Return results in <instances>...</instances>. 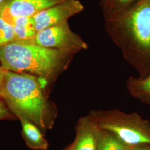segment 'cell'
<instances>
[{"label": "cell", "instance_id": "cell-10", "mask_svg": "<svg viewBox=\"0 0 150 150\" xmlns=\"http://www.w3.org/2000/svg\"><path fill=\"white\" fill-rule=\"evenodd\" d=\"M125 86L131 96L150 106V75L144 78L131 76L126 81Z\"/></svg>", "mask_w": 150, "mask_h": 150}, {"label": "cell", "instance_id": "cell-13", "mask_svg": "<svg viewBox=\"0 0 150 150\" xmlns=\"http://www.w3.org/2000/svg\"><path fill=\"white\" fill-rule=\"evenodd\" d=\"M130 147L112 132L98 127L97 150H129Z\"/></svg>", "mask_w": 150, "mask_h": 150}, {"label": "cell", "instance_id": "cell-5", "mask_svg": "<svg viewBox=\"0 0 150 150\" xmlns=\"http://www.w3.org/2000/svg\"><path fill=\"white\" fill-rule=\"evenodd\" d=\"M29 42L76 54L88 47L83 39L71 29L68 21L38 31L35 38Z\"/></svg>", "mask_w": 150, "mask_h": 150}, {"label": "cell", "instance_id": "cell-16", "mask_svg": "<svg viewBox=\"0 0 150 150\" xmlns=\"http://www.w3.org/2000/svg\"><path fill=\"white\" fill-rule=\"evenodd\" d=\"M129 150H150V145H139L131 146Z\"/></svg>", "mask_w": 150, "mask_h": 150}, {"label": "cell", "instance_id": "cell-14", "mask_svg": "<svg viewBox=\"0 0 150 150\" xmlns=\"http://www.w3.org/2000/svg\"><path fill=\"white\" fill-rule=\"evenodd\" d=\"M15 41L12 24L0 16V48Z\"/></svg>", "mask_w": 150, "mask_h": 150}, {"label": "cell", "instance_id": "cell-12", "mask_svg": "<svg viewBox=\"0 0 150 150\" xmlns=\"http://www.w3.org/2000/svg\"><path fill=\"white\" fill-rule=\"evenodd\" d=\"M138 0H99L100 6L104 20L107 21L117 17Z\"/></svg>", "mask_w": 150, "mask_h": 150}, {"label": "cell", "instance_id": "cell-9", "mask_svg": "<svg viewBox=\"0 0 150 150\" xmlns=\"http://www.w3.org/2000/svg\"><path fill=\"white\" fill-rule=\"evenodd\" d=\"M22 126V136L27 147L35 150H47L48 142L43 132L35 123L25 118H18Z\"/></svg>", "mask_w": 150, "mask_h": 150}, {"label": "cell", "instance_id": "cell-17", "mask_svg": "<svg viewBox=\"0 0 150 150\" xmlns=\"http://www.w3.org/2000/svg\"><path fill=\"white\" fill-rule=\"evenodd\" d=\"M7 70H7L5 67H4L0 65V86L3 81L5 75Z\"/></svg>", "mask_w": 150, "mask_h": 150}, {"label": "cell", "instance_id": "cell-4", "mask_svg": "<svg viewBox=\"0 0 150 150\" xmlns=\"http://www.w3.org/2000/svg\"><path fill=\"white\" fill-rule=\"evenodd\" d=\"M87 116L98 127L112 132L129 146L150 145V121L137 113L93 109Z\"/></svg>", "mask_w": 150, "mask_h": 150}, {"label": "cell", "instance_id": "cell-11", "mask_svg": "<svg viewBox=\"0 0 150 150\" xmlns=\"http://www.w3.org/2000/svg\"><path fill=\"white\" fill-rule=\"evenodd\" d=\"M11 23L15 35V41L30 42L35 38L37 31L33 17H18Z\"/></svg>", "mask_w": 150, "mask_h": 150}, {"label": "cell", "instance_id": "cell-8", "mask_svg": "<svg viewBox=\"0 0 150 150\" xmlns=\"http://www.w3.org/2000/svg\"><path fill=\"white\" fill-rule=\"evenodd\" d=\"M97 129L87 115L81 117L76 125L75 139L64 150H97Z\"/></svg>", "mask_w": 150, "mask_h": 150}, {"label": "cell", "instance_id": "cell-6", "mask_svg": "<svg viewBox=\"0 0 150 150\" xmlns=\"http://www.w3.org/2000/svg\"><path fill=\"white\" fill-rule=\"evenodd\" d=\"M84 6L79 0H64L33 16L37 32L64 22L80 13Z\"/></svg>", "mask_w": 150, "mask_h": 150}, {"label": "cell", "instance_id": "cell-19", "mask_svg": "<svg viewBox=\"0 0 150 150\" xmlns=\"http://www.w3.org/2000/svg\"><path fill=\"white\" fill-rule=\"evenodd\" d=\"M0 8H1V7H0Z\"/></svg>", "mask_w": 150, "mask_h": 150}, {"label": "cell", "instance_id": "cell-1", "mask_svg": "<svg viewBox=\"0 0 150 150\" xmlns=\"http://www.w3.org/2000/svg\"><path fill=\"white\" fill-rule=\"evenodd\" d=\"M105 30L138 77L150 75V0H138L120 16L105 21Z\"/></svg>", "mask_w": 150, "mask_h": 150}, {"label": "cell", "instance_id": "cell-15", "mask_svg": "<svg viewBox=\"0 0 150 150\" xmlns=\"http://www.w3.org/2000/svg\"><path fill=\"white\" fill-rule=\"evenodd\" d=\"M13 113L7 106L5 102L0 97V120L11 119L13 117Z\"/></svg>", "mask_w": 150, "mask_h": 150}, {"label": "cell", "instance_id": "cell-3", "mask_svg": "<svg viewBox=\"0 0 150 150\" xmlns=\"http://www.w3.org/2000/svg\"><path fill=\"white\" fill-rule=\"evenodd\" d=\"M75 54L32 42L14 41L0 48V65L9 71L36 76L47 85L67 69Z\"/></svg>", "mask_w": 150, "mask_h": 150}, {"label": "cell", "instance_id": "cell-7", "mask_svg": "<svg viewBox=\"0 0 150 150\" xmlns=\"http://www.w3.org/2000/svg\"><path fill=\"white\" fill-rule=\"evenodd\" d=\"M64 0H8L0 8V16L12 20L18 17H33Z\"/></svg>", "mask_w": 150, "mask_h": 150}, {"label": "cell", "instance_id": "cell-18", "mask_svg": "<svg viewBox=\"0 0 150 150\" xmlns=\"http://www.w3.org/2000/svg\"><path fill=\"white\" fill-rule=\"evenodd\" d=\"M8 0H0V7H1L4 4H5Z\"/></svg>", "mask_w": 150, "mask_h": 150}, {"label": "cell", "instance_id": "cell-2", "mask_svg": "<svg viewBox=\"0 0 150 150\" xmlns=\"http://www.w3.org/2000/svg\"><path fill=\"white\" fill-rule=\"evenodd\" d=\"M42 81L25 73L7 70L0 86V97L18 118L30 121L42 132L52 129L57 110L48 100Z\"/></svg>", "mask_w": 150, "mask_h": 150}]
</instances>
